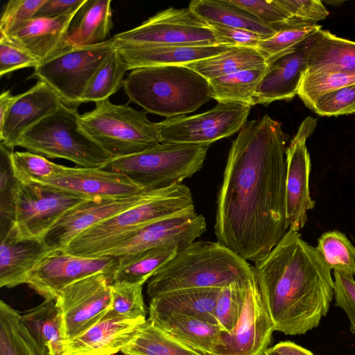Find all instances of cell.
I'll return each mask as SVG.
<instances>
[{
    "label": "cell",
    "instance_id": "cell-1",
    "mask_svg": "<svg viewBox=\"0 0 355 355\" xmlns=\"http://www.w3.org/2000/svg\"><path fill=\"white\" fill-rule=\"evenodd\" d=\"M287 138L282 123L266 114L247 121L229 150L214 232L219 242L246 261L268 254L288 230Z\"/></svg>",
    "mask_w": 355,
    "mask_h": 355
},
{
    "label": "cell",
    "instance_id": "cell-2",
    "mask_svg": "<svg viewBox=\"0 0 355 355\" xmlns=\"http://www.w3.org/2000/svg\"><path fill=\"white\" fill-rule=\"evenodd\" d=\"M253 270L275 331L304 334L327 315L334 293L331 269L298 232L288 230Z\"/></svg>",
    "mask_w": 355,
    "mask_h": 355
},
{
    "label": "cell",
    "instance_id": "cell-3",
    "mask_svg": "<svg viewBox=\"0 0 355 355\" xmlns=\"http://www.w3.org/2000/svg\"><path fill=\"white\" fill-rule=\"evenodd\" d=\"M254 276L253 267L222 243L194 241L148 281L147 294L151 299L180 290L223 288Z\"/></svg>",
    "mask_w": 355,
    "mask_h": 355
},
{
    "label": "cell",
    "instance_id": "cell-4",
    "mask_svg": "<svg viewBox=\"0 0 355 355\" xmlns=\"http://www.w3.org/2000/svg\"><path fill=\"white\" fill-rule=\"evenodd\" d=\"M123 88L130 102L166 118L191 113L211 99L208 80L185 65L131 70Z\"/></svg>",
    "mask_w": 355,
    "mask_h": 355
},
{
    "label": "cell",
    "instance_id": "cell-5",
    "mask_svg": "<svg viewBox=\"0 0 355 355\" xmlns=\"http://www.w3.org/2000/svg\"><path fill=\"white\" fill-rule=\"evenodd\" d=\"M192 209L195 208L191 191L185 184L155 189L140 203L82 232L64 250L79 256L97 257L144 226Z\"/></svg>",
    "mask_w": 355,
    "mask_h": 355
},
{
    "label": "cell",
    "instance_id": "cell-6",
    "mask_svg": "<svg viewBox=\"0 0 355 355\" xmlns=\"http://www.w3.org/2000/svg\"><path fill=\"white\" fill-rule=\"evenodd\" d=\"M79 123L80 129L112 159L135 155L161 143L159 124L150 121L146 112L109 99L80 114Z\"/></svg>",
    "mask_w": 355,
    "mask_h": 355
},
{
    "label": "cell",
    "instance_id": "cell-7",
    "mask_svg": "<svg viewBox=\"0 0 355 355\" xmlns=\"http://www.w3.org/2000/svg\"><path fill=\"white\" fill-rule=\"evenodd\" d=\"M78 109L62 103L27 131L17 146L46 158L69 160L84 168H104L112 159L81 129Z\"/></svg>",
    "mask_w": 355,
    "mask_h": 355
},
{
    "label": "cell",
    "instance_id": "cell-8",
    "mask_svg": "<svg viewBox=\"0 0 355 355\" xmlns=\"http://www.w3.org/2000/svg\"><path fill=\"white\" fill-rule=\"evenodd\" d=\"M209 147L160 143L135 155L113 158L104 168L123 173L144 191L163 189L200 171Z\"/></svg>",
    "mask_w": 355,
    "mask_h": 355
},
{
    "label": "cell",
    "instance_id": "cell-9",
    "mask_svg": "<svg viewBox=\"0 0 355 355\" xmlns=\"http://www.w3.org/2000/svg\"><path fill=\"white\" fill-rule=\"evenodd\" d=\"M114 42L112 37L94 45H68L36 66L29 78L44 83L63 104L78 109L83 103V95L89 82L114 50Z\"/></svg>",
    "mask_w": 355,
    "mask_h": 355
},
{
    "label": "cell",
    "instance_id": "cell-10",
    "mask_svg": "<svg viewBox=\"0 0 355 355\" xmlns=\"http://www.w3.org/2000/svg\"><path fill=\"white\" fill-rule=\"evenodd\" d=\"M87 199L45 184L17 182L11 227L19 239L44 241L67 211Z\"/></svg>",
    "mask_w": 355,
    "mask_h": 355
},
{
    "label": "cell",
    "instance_id": "cell-11",
    "mask_svg": "<svg viewBox=\"0 0 355 355\" xmlns=\"http://www.w3.org/2000/svg\"><path fill=\"white\" fill-rule=\"evenodd\" d=\"M115 41L130 44L198 46L229 45L188 8H170L118 33Z\"/></svg>",
    "mask_w": 355,
    "mask_h": 355
},
{
    "label": "cell",
    "instance_id": "cell-12",
    "mask_svg": "<svg viewBox=\"0 0 355 355\" xmlns=\"http://www.w3.org/2000/svg\"><path fill=\"white\" fill-rule=\"evenodd\" d=\"M250 109L239 103H218L198 114L166 118L158 123L161 143L210 146L240 131Z\"/></svg>",
    "mask_w": 355,
    "mask_h": 355
},
{
    "label": "cell",
    "instance_id": "cell-13",
    "mask_svg": "<svg viewBox=\"0 0 355 355\" xmlns=\"http://www.w3.org/2000/svg\"><path fill=\"white\" fill-rule=\"evenodd\" d=\"M112 276L97 273L77 281L58 294L55 303L62 322L64 340L82 334L111 309Z\"/></svg>",
    "mask_w": 355,
    "mask_h": 355
},
{
    "label": "cell",
    "instance_id": "cell-14",
    "mask_svg": "<svg viewBox=\"0 0 355 355\" xmlns=\"http://www.w3.org/2000/svg\"><path fill=\"white\" fill-rule=\"evenodd\" d=\"M117 265L114 257H85L53 250L33 268L26 284L44 300H55L63 288L87 277L97 273L112 276Z\"/></svg>",
    "mask_w": 355,
    "mask_h": 355
},
{
    "label": "cell",
    "instance_id": "cell-15",
    "mask_svg": "<svg viewBox=\"0 0 355 355\" xmlns=\"http://www.w3.org/2000/svg\"><path fill=\"white\" fill-rule=\"evenodd\" d=\"M274 331L254 277L248 282L236 326L229 333L221 331L209 355H263L269 347Z\"/></svg>",
    "mask_w": 355,
    "mask_h": 355
},
{
    "label": "cell",
    "instance_id": "cell-16",
    "mask_svg": "<svg viewBox=\"0 0 355 355\" xmlns=\"http://www.w3.org/2000/svg\"><path fill=\"white\" fill-rule=\"evenodd\" d=\"M205 230L204 216L192 209L144 226L121 239L97 257L118 258L168 244L178 245L182 250Z\"/></svg>",
    "mask_w": 355,
    "mask_h": 355
},
{
    "label": "cell",
    "instance_id": "cell-17",
    "mask_svg": "<svg viewBox=\"0 0 355 355\" xmlns=\"http://www.w3.org/2000/svg\"><path fill=\"white\" fill-rule=\"evenodd\" d=\"M317 119L306 117L286 150V214L288 230L298 232L307 221V211L315 206L311 198V159L306 141L313 132Z\"/></svg>",
    "mask_w": 355,
    "mask_h": 355
},
{
    "label": "cell",
    "instance_id": "cell-18",
    "mask_svg": "<svg viewBox=\"0 0 355 355\" xmlns=\"http://www.w3.org/2000/svg\"><path fill=\"white\" fill-rule=\"evenodd\" d=\"M153 190L122 198L87 199L69 211L54 225L44 241L52 250H64L80 233L140 203Z\"/></svg>",
    "mask_w": 355,
    "mask_h": 355
},
{
    "label": "cell",
    "instance_id": "cell-19",
    "mask_svg": "<svg viewBox=\"0 0 355 355\" xmlns=\"http://www.w3.org/2000/svg\"><path fill=\"white\" fill-rule=\"evenodd\" d=\"M62 189L88 199L122 198L144 190L120 172L102 168L62 165L53 177L38 183Z\"/></svg>",
    "mask_w": 355,
    "mask_h": 355
},
{
    "label": "cell",
    "instance_id": "cell-20",
    "mask_svg": "<svg viewBox=\"0 0 355 355\" xmlns=\"http://www.w3.org/2000/svg\"><path fill=\"white\" fill-rule=\"evenodd\" d=\"M146 320L119 317L110 310L92 327L64 340L62 355H112L121 352Z\"/></svg>",
    "mask_w": 355,
    "mask_h": 355
},
{
    "label": "cell",
    "instance_id": "cell-21",
    "mask_svg": "<svg viewBox=\"0 0 355 355\" xmlns=\"http://www.w3.org/2000/svg\"><path fill=\"white\" fill-rule=\"evenodd\" d=\"M58 96L44 83H37L18 94L2 125L0 140L13 150L22 136L62 105Z\"/></svg>",
    "mask_w": 355,
    "mask_h": 355
},
{
    "label": "cell",
    "instance_id": "cell-22",
    "mask_svg": "<svg viewBox=\"0 0 355 355\" xmlns=\"http://www.w3.org/2000/svg\"><path fill=\"white\" fill-rule=\"evenodd\" d=\"M305 40L267 60L268 69L255 92L252 106L288 101L297 95L307 69Z\"/></svg>",
    "mask_w": 355,
    "mask_h": 355
},
{
    "label": "cell",
    "instance_id": "cell-23",
    "mask_svg": "<svg viewBox=\"0 0 355 355\" xmlns=\"http://www.w3.org/2000/svg\"><path fill=\"white\" fill-rule=\"evenodd\" d=\"M78 9L55 18L33 17L12 32L0 36L29 53L40 64L69 45V28Z\"/></svg>",
    "mask_w": 355,
    "mask_h": 355
},
{
    "label": "cell",
    "instance_id": "cell-24",
    "mask_svg": "<svg viewBox=\"0 0 355 355\" xmlns=\"http://www.w3.org/2000/svg\"><path fill=\"white\" fill-rule=\"evenodd\" d=\"M232 46H198L130 44L115 41L114 49L121 55L128 70L171 65H186L220 54Z\"/></svg>",
    "mask_w": 355,
    "mask_h": 355
},
{
    "label": "cell",
    "instance_id": "cell-25",
    "mask_svg": "<svg viewBox=\"0 0 355 355\" xmlns=\"http://www.w3.org/2000/svg\"><path fill=\"white\" fill-rule=\"evenodd\" d=\"M51 250L45 241L19 239L10 227L1 234L0 286L10 288L26 284L33 268Z\"/></svg>",
    "mask_w": 355,
    "mask_h": 355
},
{
    "label": "cell",
    "instance_id": "cell-26",
    "mask_svg": "<svg viewBox=\"0 0 355 355\" xmlns=\"http://www.w3.org/2000/svg\"><path fill=\"white\" fill-rule=\"evenodd\" d=\"M306 72H355V42L322 28L305 40Z\"/></svg>",
    "mask_w": 355,
    "mask_h": 355
},
{
    "label": "cell",
    "instance_id": "cell-27",
    "mask_svg": "<svg viewBox=\"0 0 355 355\" xmlns=\"http://www.w3.org/2000/svg\"><path fill=\"white\" fill-rule=\"evenodd\" d=\"M20 323L39 355H62V322L55 300L20 314Z\"/></svg>",
    "mask_w": 355,
    "mask_h": 355
},
{
    "label": "cell",
    "instance_id": "cell-28",
    "mask_svg": "<svg viewBox=\"0 0 355 355\" xmlns=\"http://www.w3.org/2000/svg\"><path fill=\"white\" fill-rule=\"evenodd\" d=\"M155 325L177 340L203 355H209L216 347L221 330L216 324L181 313H149Z\"/></svg>",
    "mask_w": 355,
    "mask_h": 355
},
{
    "label": "cell",
    "instance_id": "cell-29",
    "mask_svg": "<svg viewBox=\"0 0 355 355\" xmlns=\"http://www.w3.org/2000/svg\"><path fill=\"white\" fill-rule=\"evenodd\" d=\"M221 288H190L161 294L150 299L149 313L189 315L217 325L215 307Z\"/></svg>",
    "mask_w": 355,
    "mask_h": 355
},
{
    "label": "cell",
    "instance_id": "cell-30",
    "mask_svg": "<svg viewBox=\"0 0 355 355\" xmlns=\"http://www.w3.org/2000/svg\"><path fill=\"white\" fill-rule=\"evenodd\" d=\"M188 7L207 24H216L244 29L267 38L275 35L282 24H267L248 12L230 3L227 0H194L189 3Z\"/></svg>",
    "mask_w": 355,
    "mask_h": 355
},
{
    "label": "cell",
    "instance_id": "cell-31",
    "mask_svg": "<svg viewBox=\"0 0 355 355\" xmlns=\"http://www.w3.org/2000/svg\"><path fill=\"white\" fill-rule=\"evenodd\" d=\"M112 28V1L85 0L70 24L68 44L87 46L104 42Z\"/></svg>",
    "mask_w": 355,
    "mask_h": 355
},
{
    "label": "cell",
    "instance_id": "cell-32",
    "mask_svg": "<svg viewBox=\"0 0 355 355\" xmlns=\"http://www.w3.org/2000/svg\"><path fill=\"white\" fill-rule=\"evenodd\" d=\"M180 250L181 249L178 245L168 244L118 257L112 283L144 285Z\"/></svg>",
    "mask_w": 355,
    "mask_h": 355
},
{
    "label": "cell",
    "instance_id": "cell-33",
    "mask_svg": "<svg viewBox=\"0 0 355 355\" xmlns=\"http://www.w3.org/2000/svg\"><path fill=\"white\" fill-rule=\"evenodd\" d=\"M266 64V58L258 49L232 46L220 54L196 61L185 66L209 80Z\"/></svg>",
    "mask_w": 355,
    "mask_h": 355
},
{
    "label": "cell",
    "instance_id": "cell-34",
    "mask_svg": "<svg viewBox=\"0 0 355 355\" xmlns=\"http://www.w3.org/2000/svg\"><path fill=\"white\" fill-rule=\"evenodd\" d=\"M267 69L266 64L209 80L211 98L218 103H239L252 107L254 95Z\"/></svg>",
    "mask_w": 355,
    "mask_h": 355
},
{
    "label": "cell",
    "instance_id": "cell-35",
    "mask_svg": "<svg viewBox=\"0 0 355 355\" xmlns=\"http://www.w3.org/2000/svg\"><path fill=\"white\" fill-rule=\"evenodd\" d=\"M121 352L123 355H203L177 340L148 318Z\"/></svg>",
    "mask_w": 355,
    "mask_h": 355
},
{
    "label": "cell",
    "instance_id": "cell-36",
    "mask_svg": "<svg viewBox=\"0 0 355 355\" xmlns=\"http://www.w3.org/2000/svg\"><path fill=\"white\" fill-rule=\"evenodd\" d=\"M128 67L117 50L105 58L89 82L83 95V103H95L109 99L124 83Z\"/></svg>",
    "mask_w": 355,
    "mask_h": 355
},
{
    "label": "cell",
    "instance_id": "cell-37",
    "mask_svg": "<svg viewBox=\"0 0 355 355\" xmlns=\"http://www.w3.org/2000/svg\"><path fill=\"white\" fill-rule=\"evenodd\" d=\"M321 28L316 22L291 18L282 23L275 35L260 41L257 49L268 60L296 46Z\"/></svg>",
    "mask_w": 355,
    "mask_h": 355
},
{
    "label": "cell",
    "instance_id": "cell-38",
    "mask_svg": "<svg viewBox=\"0 0 355 355\" xmlns=\"http://www.w3.org/2000/svg\"><path fill=\"white\" fill-rule=\"evenodd\" d=\"M0 355H39L20 323L19 313L0 301Z\"/></svg>",
    "mask_w": 355,
    "mask_h": 355
},
{
    "label": "cell",
    "instance_id": "cell-39",
    "mask_svg": "<svg viewBox=\"0 0 355 355\" xmlns=\"http://www.w3.org/2000/svg\"><path fill=\"white\" fill-rule=\"evenodd\" d=\"M327 266L334 270L355 275V247L338 230L323 233L315 247Z\"/></svg>",
    "mask_w": 355,
    "mask_h": 355
},
{
    "label": "cell",
    "instance_id": "cell-40",
    "mask_svg": "<svg viewBox=\"0 0 355 355\" xmlns=\"http://www.w3.org/2000/svg\"><path fill=\"white\" fill-rule=\"evenodd\" d=\"M355 83V72H305L297 96L309 107L320 96Z\"/></svg>",
    "mask_w": 355,
    "mask_h": 355
},
{
    "label": "cell",
    "instance_id": "cell-41",
    "mask_svg": "<svg viewBox=\"0 0 355 355\" xmlns=\"http://www.w3.org/2000/svg\"><path fill=\"white\" fill-rule=\"evenodd\" d=\"M61 166L29 151H16L11 155L13 175L17 182L23 184L40 183L55 175Z\"/></svg>",
    "mask_w": 355,
    "mask_h": 355
},
{
    "label": "cell",
    "instance_id": "cell-42",
    "mask_svg": "<svg viewBox=\"0 0 355 355\" xmlns=\"http://www.w3.org/2000/svg\"><path fill=\"white\" fill-rule=\"evenodd\" d=\"M251 279L233 282L220 289L215 307V318L221 331L229 333L236 326Z\"/></svg>",
    "mask_w": 355,
    "mask_h": 355
},
{
    "label": "cell",
    "instance_id": "cell-43",
    "mask_svg": "<svg viewBox=\"0 0 355 355\" xmlns=\"http://www.w3.org/2000/svg\"><path fill=\"white\" fill-rule=\"evenodd\" d=\"M142 288L143 285L113 282L111 286L110 311L123 318L146 320Z\"/></svg>",
    "mask_w": 355,
    "mask_h": 355
},
{
    "label": "cell",
    "instance_id": "cell-44",
    "mask_svg": "<svg viewBox=\"0 0 355 355\" xmlns=\"http://www.w3.org/2000/svg\"><path fill=\"white\" fill-rule=\"evenodd\" d=\"M13 150L0 144V215L1 234L8 231L13 221V197L17 183L11 167Z\"/></svg>",
    "mask_w": 355,
    "mask_h": 355
},
{
    "label": "cell",
    "instance_id": "cell-45",
    "mask_svg": "<svg viewBox=\"0 0 355 355\" xmlns=\"http://www.w3.org/2000/svg\"><path fill=\"white\" fill-rule=\"evenodd\" d=\"M320 116H331L355 113V83L318 98L309 107Z\"/></svg>",
    "mask_w": 355,
    "mask_h": 355
},
{
    "label": "cell",
    "instance_id": "cell-46",
    "mask_svg": "<svg viewBox=\"0 0 355 355\" xmlns=\"http://www.w3.org/2000/svg\"><path fill=\"white\" fill-rule=\"evenodd\" d=\"M46 0H10L0 20V35H8L34 17Z\"/></svg>",
    "mask_w": 355,
    "mask_h": 355
},
{
    "label": "cell",
    "instance_id": "cell-47",
    "mask_svg": "<svg viewBox=\"0 0 355 355\" xmlns=\"http://www.w3.org/2000/svg\"><path fill=\"white\" fill-rule=\"evenodd\" d=\"M269 25H277L292 17L279 0H227Z\"/></svg>",
    "mask_w": 355,
    "mask_h": 355
},
{
    "label": "cell",
    "instance_id": "cell-48",
    "mask_svg": "<svg viewBox=\"0 0 355 355\" xmlns=\"http://www.w3.org/2000/svg\"><path fill=\"white\" fill-rule=\"evenodd\" d=\"M334 277L336 305L346 313L355 334V281L352 275L337 270H334Z\"/></svg>",
    "mask_w": 355,
    "mask_h": 355
},
{
    "label": "cell",
    "instance_id": "cell-49",
    "mask_svg": "<svg viewBox=\"0 0 355 355\" xmlns=\"http://www.w3.org/2000/svg\"><path fill=\"white\" fill-rule=\"evenodd\" d=\"M38 62L29 53L15 45L3 36H0V76L16 70L35 67Z\"/></svg>",
    "mask_w": 355,
    "mask_h": 355
},
{
    "label": "cell",
    "instance_id": "cell-50",
    "mask_svg": "<svg viewBox=\"0 0 355 355\" xmlns=\"http://www.w3.org/2000/svg\"><path fill=\"white\" fill-rule=\"evenodd\" d=\"M292 18L317 22L324 19L329 12L318 0H279Z\"/></svg>",
    "mask_w": 355,
    "mask_h": 355
},
{
    "label": "cell",
    "instance_id": "cell-51",
    "mask_svg": "<svg viewBox=\"0 0 355 355\" xmlns=\"http://www.w3.org/2000/svg\"><path fill=\"white\" fill-rule=\"evenodd\" d=\"M209 27L230 46L257 48L260 41L267 37L250 31L208 24Z\"/></svg>",
    "mask_w": 355,
    "mask_h": 355
},
{
    "label": "cell",
    "instance_id": "cell-52",
    "mask_svg": "<svg viewBox=\"0 0 355 355\" xmlns=\"http://www.w3.org/2000/svg\"><path fill=\"white\" fill-rule=\"evenodd\" d=\"M85 0H46L34 17L55 18L78 9Z\"/></svg>",
    "mask_w": 355,
    "mask_h": 355
},
{
    "label": "cell",
    "instance_id": "cell-53",
    "mask_svg": "<svg viewBox=\"0 0 355 355\" xmlns=\"http://www.w3.org/2000/svg\"><path fill=\"white\" fill-rule=\"evenodd\" d=\"M263 355H315L311 351L291 341H282L268 347Z\"/></svg>",
    "mask_w": 355,
    "mask_h": 355
},
{
    "label": "cell",
    "instance_id": "cell-54",
    "mask_svg": "<svg viewBox=\"0 0 355 355\" xmlns=\"http://www.w3.org/2000/svg\"><path fill=\"white\" fill-rule=\"evenodd\" d=\"M17 95H12L10 90L3 92L0 95V126L3 125L12 104L17 100Z\"/></svg>",
    "mask_w": 355,
    "mask_h": 355
}]
</instances>
